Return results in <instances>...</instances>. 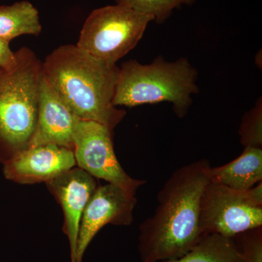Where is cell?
<instances>
[{
    "label": "cell",
    "mask_w": 262,
    "mask_h": 262,
    "mask_svg": "<svg viewBox=\"0 0 262 262\" xmlns=\"http://www.w3.org/2000/svg\"><path fill=\"white\" fill-rule=\"evenodd\" d=\"M17 62L0 68V163L28 148L37 125L42 63L28 48L15 52Z\"/></svg>",
    "instance_id": "3"
},
{
    "label": "cell",
    "mask_w": 262,
    "mask_h": 262,
    "mask_svg": "<svg viewBox=\"0 0 262 262\" xmlns=\"http://www.w3.org/2000/svg\"><path fill=\"white\" fill-rule=\"evenodd\" d=\"M46 184L63 210V232L70 241L71 260L75 262L82 213L98 187L97 182L82 169L74 167Z\"/></svg>",
    "instance_id": "10"
},
{
    "label": "cell",
    "mask_w": 262,
    "mask_h": 262,
    "mask_svg": "<svg viewBox=\"0 0 262 262\" xmlns=\"http://www.w3.org/2000/svg\"><path fill=\"white\" fill-rule=\"evenodd\" d=\"M3 165V174L21 184L47 183L76 165L73 150L46 144L27 148Z\"/></svg>",
    "instance_id": "9"
},
{
    "label": "cell",
    "mask_w": 262,
    "mask_h": 262,
    "mask_svg": "<svg viewBox=\"0 0 262 262\" xmlns=\"http://www.w3.org/2000/svg\"><path fill=\"white\" fill-rule=\"evenodd\" d=\"M136 204L135 194L122 188L108 183L97 187L82 213L75 262H82L88 246L104 226L131 225Z\"/></svg>",
    "instance_id": "8"
},
{
    "label": "cell",
    "mask_w": 262,
    "mask_h": 262,
    "mask_svg": "<svg viewBox=\"0 0 262 262\" xmlns=\"http://www.w3.org/2000/svg\"><path fill=\"white\" fill-rule=\"evenodd\" d=\"M113 136V131L102 124L77 119L73 135L76 165L94 178L136 195L146 181L133 178L122 168L115 155Z\"/></svg>",
    "instance_id": "7"
},
{
    "label": "cell",
    "mask_w": 262,
    "mask_h": 262,
    "mask_svg": "<svg viewBox=\"0 0 262 262\" xmlns=\"http://www.w3.org/2000/svg\"><path fill=\"white\" fill-rule=\"evenodd\" d=\"M210 182L245 191L262 182L261 148L245 147L242 154L225 165L210 168Z\"/></svg>",
    "instance_id": "12"
},
{
    "label": "cell",
    "mask_w": 262,
    "mask_h": 262,
    "mask_svg": "<svg viewBox=\"0 0 262 262\" xmlns=\"http://www.w3.org/2000/svg\"><path fill=\"white\" fill-rule=\"evenodd\" d=\"M200 225L205 235L227 237L262 227V182L245 191L208 183L201 198Z\"/></svg>",
    "instance_id": "6"
},
{
    "label": "cell",
    "mask_w": 262,
    "mask_h": 262,
    "mask_svg": "<svg viewBox=\"0 0 262 262\" xmlns=\"http://www.w3.org/2000/svg\"><path fill=\"white\" fill-rule=\"evenodd\" d=\"M163 262H244L234 237L208 234L182 257Z\"/></svg>",
    "instance_id": "14"
},
{
    "label": "cell",
    "mask_w": 262,
    "mask_h": 262,
    "mask_svg": "<svg viewBox=\"0 0 262 262\" xmlns=\"http://www.w3.org/2000/svg\"><path fill=\"white\" fill-rule=\"evenodd\" d=\"M154 19L120 5L94 10L84 22L77 46L110 65L137 46Z\"/></svg>",
    "instance_id": "5"
},
{
    "label": "cell",
    "mask_w": 262,
    "mask_h": 262,
    "mask_svg": "<svg viewBox=\"0 0 262 262\" xmlns=\"http://www.w3.org/2000/svg\"><path fill=\"white\" fill-rule=\"evenodd\" d=\"M211 167L206 159L188 163L174 170L164 184L154 213L139 227L138 251L141 262L177 259L204 237L200 211Z\"/></svg>",
    "instance_id": "1"
},
{
    "label": "cell",
    "mask_w": 262,
    "mask_h": 262,
    "mask_svg": "<svg viewBox=\"0 0 262 262\" xmlns=\"http://www.w3.org/2000/svg\"><path fill=\"white\" fill-rule=\"evenodd\" d=\"M16 62V54L10 50L9 42L0 37V68L8 70L14 67Z\"/></svg>",
    "instance_id": "18"
},
{
    "label": "cell",
    "mask_w": 262,
    "mask_h": 262,
    "mask_svg": "<svg viewBox=\"0 0 262 262\" xmlns=\"http://www.w3.org/2000/svg\"><path fill=\"white\" fill-rule=\"evenodd\" d=\"M120 68L74 45L60 46L42 63V75L76 117L114 131L125 113L113 103Z\"/></svg>",
    "instance_id": "2"
},
{
    "label": "cell",
    "mask_w": 262,
    "mask_h": 262,
    "mask_svg": "<svg viewBox=\"0 0 262 262\" xmlns=\"http://www.w3.org/2000/svg\"><path fill=\"white\" fill-rule=\"evenodd\" d=\"M77 119L42 77L37 125L28 148L56 144L73 150L74 130Z\"/></svg>",
    "instance_id": "11"
},
{
    "label": "cell",
    "mask_w": 262,
    "mask_h": 262,
    "mask_svg": "<svg viewBox=\"0 0 262 262\" xmlns=\"http://www.w3.org/2000/svg\"><path fill=\"white\" fill-rule=\"evenodd\" d=\"M196 0H115L116 4L151 15L155 21L163 23L173 10L183 5H190Z\"/></svg>",
    "instance_id": "15"
},
{
    "label": "cell",
    "mask_w": 262,
    "mask_h": 262,
    "mask_svg": "<svg viewBox=\"0 0 262 262\" xmlns=\"http://www.w3.org/2000/svg\"><path fill=\"white\" fill-rule=\"evenodd\" d=\"M42 31L39 13L27 1L0 6V37L10 42L24 34L37 36Z\"/></svg>",
    "instance_id": "13"
},
{
    "label": "cell",
    "mask_w": 262,
    "mask_h": 262,
    "mask_svg": "<svg viewBox=\"0 0 262 262\" xmlns=\"http://www.w3.org/2000/svg\"><path fill=\"white\" fill-rule=\"evenodd\" d=\"M244 262H262V227L250 229L234 237Z\"/></svg>",
    "instance_id": "17"
},
{
    "label": "cell",
    "mask_w": 262,
    "mask_h": 262,
    "mask_svg": "<svg viewBox=\"0 0 262 262\" xmlns=\"http://www.w3.org/2000/svg\"><path fill=\"white\" fill-rule=\"evenodd\" d=\"M261 103H257L253 110L244 115L239 127L241 143L251 147L261 148L262 115Z\"/></svg>",
    "instance_id": "16"
},
{
    "label": "cell",
    "mask_w": 262,
    "mask_h": 262,
    "mask_svg": "<svg viewBox=\"0 0 262 262\" xmlns=\"http://www.w3.org/2000/svg\"><path fill=\"white\" fill-rule=\"evenodd\" d=\"M198 73L187 58L174 62L158 57L149 64L135 60L125 62L119 71L113 103L128 107L170 102L177 116H185L198 92Z\"/></svg>",
    "instance_id": "4"
}]
</instances>
